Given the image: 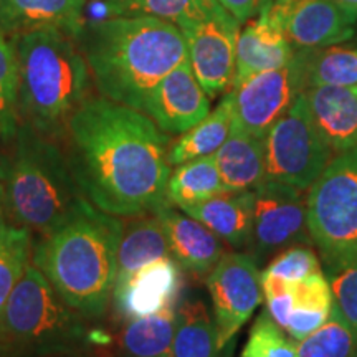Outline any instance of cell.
<instances>
[{"instance_id": "6da1fadb", "label": "cell", "mask_w": 357, "mask_h": 357, "mask_svg": "<svg viewBox=\"0 0 357 357\" xmlns=\"http://www.w3.org/2000/svg\"><path fill=\"white\" fill-rule=\"evenodd\" d=\"M68 162L89 204L116 217L169 204V137L149 116L108 98H86L71 114Z\"/></svg>"}, {"instance_id": "7a4b0ae2", "label": "cell", "mask_w": 357, "mask_h": 357, "mask_svg": "<svg viewBox=\"0 0 357 357\" xmlns=\"http://www.w3.org/2000/svg\"><path fill=\"white\" fill-rule=\"evenodd\" d=\"M79 40L101 96L137 111L155 84L189 58L178 26L154 17L93 22Z\"/></svg>"}, {"instance_id": "3957f363", "label": "cell", "mask_w": 357, "mask_h": 357, "mask_svg": "<svg viewBox=\"0 0 357 357\" xmlns=\"http://www.w3.org/2000/svg\"><path fill=\"white\" fill-rule=\"evenodd\" d=\"M121 235V217L86 204L63 227L38 236L32 245V265L73 310L98 319L113 296Z\"/></svg>"}, {"instance_id": "277c9868", "label": "cell", "mask_w": 357, "mask_h": 357, "mask_svg": "<svg viewBox=\"0 0 357 357\" xmlns=\"http://www.w3.org/2000/svg\"><path fill=\"white\" fill-rule=\"evenodd\" d=\"M15 144L0 159V202L22 227L47 236L89 204L68 158L33 128H19Z\"/></svg>"}, {"instance_id": "5b68a950", "label": "cell", "mask_w": 357, "mask_h": 357, "mask_svg": "<svg viewBox=\"0 0 357 357\" xmlns=\"http://www.w3.org/2000/svg\"><path fill=\"white\" fill-rule=\"evenodd\" d=\"M75 38L58 30L19 35V113L45 136L66 128L88 98L89 68Z\"/></svg>"}, {"instance_id": "8992f818", "label": "cell", "mask_w": 357, "mask_h": 357, "mask_svg": "<svg viewBox=\"0 0 357 357\" xmlns=\"http://www.w3.org/2000/svg\"><path fill=\"white\" fill-rule=\"evenodd\" d=\"M30 263L0 316V357L83 352L91 329Z\"/></svg>"}, {"instance_id": "52a82bcc", "label": "cell", "mask_w": 357, "mask_h": 357, "mask_svg": "<svg viewBox=\"0 0 357 357\" xmlns=\"http://www.w3.org/2000/svg\"><path fill=\"white\" fill-rule=\"evenodd\" d=\"M306 218L326 268L357 260V147L333 158L312 182Z\"/></svg>"}, {"instance_id": "ba28073f", "label": "cell", "mask_w": 357, "mask_h": 357, "mask_svg": "<svg viewBox=\"0 0 357 357\" xmlns=\"http://www.w3.org/2000/svg\"><path fill=\"white\" fill-rule=\"evenodd\" d=\"M263 144L266 181L283 182L300 190L310 189L334 154L312 121L305 93L270 128Z\"/></svg>"}, {"instance_id": "9c48e42d", "label": "cell", "mask_w": 357, "mask_h": 357, "mask_svg": "<svg viewBox=\"0 0 357 357\" xmlns=\"http://www.w3.org/2000/svg\"><path fill=\"white\" fill-rule=\"evenodd\" d=\"M305 89L301 56L294 52L288 65L252 75L231 86V126L263 139Z\"/></svg>"}, {"instance_id": "30bf717a", "label": "cell", "mask_w": 357, "mask_h": 357, "mask_svg": "<svg viewBox=\"0 0 357 357\" xmlns=\"http://www.w3.org/2000/svg\"><path fill=\"white\" fill-rule=\"evenodd\" d=\"M213 305L217 346L230 351L231 342L263 301L261 270L248 253H225L207 275Z\"/></svg>"}, {"instance_id": "8fae6325", "label": "cell", "mask_w": 357, "mask_h": 357, "mask_svg": "<svg viewBox=\"0 0 357 357\" xmlns=\"http://www.w3.org/2000/svg\"><path fill=\"white\" fill-rule=\"evenodd\" d=\"M311 243L303 190L276 181L258 185L253 190V229L248 247L258 265L293 245Z\"/></svg>"}, {"instance_id": "7c38bea8", "label": "cell", "mask_w": 357, "mask_h": 357, "mask_svg": "<svg viewBox=\"0 0 357 357\" xmlns=\"http://www.w3.org/2000/svg\"><path fill=\"white\" fill-rule=\"evenodd\" d=\"M238 25L235 17L220 6L202 19L178 26L187 45L190 68L208 98L234 86Z\"/></svg>"}, {"instance_id": "4fadbf2b", "label": "cell", "mask_w": 357, "mask_h": 357, "mask_svg": "<svg viewBox=\"0 0 357 357\" xmlns=\"http://www.w3.org/2000/svg\"><path fill=\"white\" fill-rule=\"evenodd\" d=\"M296 48H324L354 35L357 7L336 0H270L265 7Z\"/></svg>"}, {"instance_id": "5bb4252c", "label": "cell", "mask_w": 357, "mask_h": 357, "mask_svg": "<svg viewBox=\"0 0 357 357\" xmlns=\"http://www.w3.org/2000/svg\"><path fill=\"white\" fill-rule=\"evenodd\" d=\"M164 132L182 134L211 113V100L190 68L189 58L153 88L142 105Z\"/></svg>"}, {"instance_id": "9a60e30c", "label": "cell", "mask_w": 357, "mask_h": 357, "mask_svg": "<svg viewBox=\"0 0 357 357\" xmlns=\"http://www.w3.org/2000/svg\"><path fill=\"white\" fill-rule=\"evenodd\" d=\"M178 289L181 266L172 257H164L116 281L111 298L123 318L137 319L172 307Z\"/></svg>"}, {"instance_id": "2e32d148", "label": "cell", "mask_w": 357, "mask_h": 357, "mask_svg": "<svg viewBox=\"0 0 357 357\" xmlns=\"http://www.w3.org/2000/svg\"><path fill=\"white\" fill-rule=\"evenodd\" d=\"M166 231L171 257L177 265L195 276H205L225 255V245L220 236L184 212H178L172 204L155 211Z\"/></svg>"}, {"instance_id": "e0dca14e", "label": "cell", "mask_w": 357, "mask_h": 357, "mask_svg": "<svg viewBox=\"0 0 357 357\" xmlns=\"http://www.w3.org/2000/svg\"><path fill=\"white\" fill-rule=\"evenodd\" d=\"M293 56L294 47L287 35L266 8H261L238 33L234 84L261 71L281 68L288 65Z\"/></svg>"}, {"instance_id": "ac0fdd59", "label": "cell", "mask_w": 357, "mask_h": 357, "mask_svg": "<svg viewBox=\"0 0 357 357\" xmlns=\"http://www.w3.org/2000/svg\"><path fill=\"white\" fill-rule=\"evenodd\" d=\"M312 121L334 154L357 147V84L305 89Z\"/></svg>"}, {"instance_id": "d6986e66", "label": "cell", "mask_w": 357, "mask_h": 357, "mask_svg": "<svg viewBox=\"0 0 357 357\" xmlns=\"http://www.w3.org/2000/svg\"><path fill=\"white\" fill-rule=\"evenodd\" d=\"M86 0H0V25L8 33L58 30L79 38Z\"/></svg>"}, {"instance_id": "ffe728a7", "label": "cell", "mask_w": 357, "mask_h": 357, "mask_svg": "<svg viewBox=\"0 0 357 357\" xmlns=\"http://www.w3.org/2000/svg\"><path fill=\"white\" fill-rule=\"evenodd\" d=\"M181 211L202 222L236 252L250 247L253 229V190L225 192L205 202L187 205Z\"/></svg>"}, {"instance_id": "44dd1931", "label": "cell", "mask_w": 357, "mask_h": 357, "mask_svg": "<svg viewBox=\"0 0 357 357\" xmlns=\"http://www.w3.org/2000/svg\"><path fill=\"white\" fill-rule=\"evenodd\" d=\"M213 159L229 192L255 190L266 181L263 139L242 129L231 126L229 137L213 154Z\"/></svg>"}, {"instance_id": "7402d4cb", "label": "cell", "mask_w": 357, "mask_h": 357, "mask_svg": "<svg viewBox=\"0 0 357 357\" xmlns=\"http://www.w3.org/2000/svg\"><path fill=\"white\" fill-rule=\"evenodd\" d=\"M164 257H171V250L158 213H144L132 217L129 222H123L116 281L126 278L147 263Z\"/></svg>"}, {"instance_id": "603a6c76", "label": "cell", "mask_w": 357, "mask_h": 357, "mask_svg": "<svg viewBox=\"0 0 357 357\" xmlns=\"http://www.w3.org/2000/svg\"><path fill=\"white\" fill-rule=\"evenodd\" d=\"M177 310L166 307L155 314L129 319L119 336L123 357H174Z\"/></svg>"}, {"instance_id": "cb8c5ba5", "label": "cell", "mask_w": 357, "mask_h": 357, "mask_svg": "<svg viewBox=\"0 0 357 357\" xmlns=\"http://www.w3.org/2000/svg\"><path fill=\"white\" fill-rule=\"evenodd\" d=\"M231 98L227 93L212 113H208L202 121L182 132V136L169 149V162L178 166L187 160L213 155L229 137L231 129Z\"/></svg>"}, {"instance_id": "d4e9b609", "label": "cell", "mask_w": 357, "mask_h": 357, "mask_svg": "<svg viewBox=\"0 0 357 357\" xmlns=\"http://www.w3.org/2000/svg\"><path fill=\"white\" fill-rule=\"evenodd\" d=\"M217 346V328L202 300H187L177 310L174 357H223Z\"/></svg>"}, {"instance_id": "484cf974", "label": "cell", "mask_w": 357, "mask_h": 357, "mask_svg": "<svg viewBox=\"0 0 357 357\" xmlns=\"http://www.w3.org/2000/svg\"><path fill=\"white\" fill-rule=\"evenodd\" d=\"M96 3L105 12V19L154 17L177 26L202 19L220 7L217 0H96Z\"/></svg>"}, {"instance_id": "4316f807", "label": "cell", "mask_w": 357, "mask_h": 357, "mask_svg": "<svg viewBox=\"0 0 357 357\" xmlns=\"http://www.w3.org/2000/svg\"><path fill=\"white\" fill-rule=\"evenodd\" d=\"M229 192L223 185L213 155L187 160L171 172L167 184L169 204L182 208Z\"/></svg>"}, {"instance_id": "83f0119b", "label": "cell", "mask_w": 357, "mask_h": 357, "mask_svg": "<svg viewBox=\"0 0 357 357\" xmlns=\"http://www.w3.org/2000/svg\"><path fill=\"white\" fill-rule=\"evenodd\" d=\"M32 245V231L8 217L0 202V316L30 265Z\"/></svg>"}, {"instance_id": "f1b7e54d", "label": "cell", "mask_w": 357, "mask_h": 357, "mask_svg": "<svg viewBox=\"0 0 357 357\" xmlns=\"http://www.w3.org/2000/svg\"><path fill=\"white\" fill-rule=\"evenodd\" d=\"M306 88L357 84V47L300 48Z\"/></svg>"}, {"instance_id": "f546056e", "label": "cell", "mask_w": 357, "mask_h": 357, "mask_svg": "<svg viewBox=\"0 0 357 357\" xmlns=\"http://www.w3.org/2000/svg\"><path fill=\"white\" fill-rule=\"evenodd\" d=\"M298 357H357V337L349 324L333 306L328 321L296 342Z\"/></svg>"}, {"instance_id": "4dcf8cb0", "label": "cell", "mask_w": 357, "mask_h": 357, "mask_svg": "<svg viewBox=\"0 0 357 357\" xmlns=\"http://www.w3.org/2000/svg\"><path fill=\"white\" fill-rule=\"evenodd\" d=\"M19 129V60L0 30V137L10 141Z\"/></svg>"}, {"instance_id": "1f68e13d", "label": "cell", "mask_w": 357, "mask_h": 357, "mask_svg": "<svg viewBox=\"0 0 357 357\" xmlns=\"http://www.w3.org/2000/svg\"><path fill=\"white\" fill-rule=\"evenodd\" d=\"M240 357H298L296 342L275 323L268 311H261L250 329Z\"/></svg>"}, {"instance_id": "d6a6232c", "label": "cell", "mask_w": 357, "mask_h": 357, "mask_svg": "<svg viewBox=\"0 0 357 357\" xmlns=\"http://www.w3.org/2000/svg\"><path fill=\"white\" fill-rule=\"evenodd\" d=\"M334 298V306L357 337V260L326 268Z\"/></svg>"}, {"instance_id": "836d02e7", "label": "cell", "mask_w": 357, "mask_h": 357, "mask_svg": "<svg viewBox=\"0 0 357 357\" xmlns=\"http://www.w3.org/2000/svg\"><path fill=\"white\" fill-rule=\"evenodd\" d=\"M319 270V258L310 245H293L281 250L265 268L266 273L278 276L287 283L306 278Z\"/></svg>"}, {"instance_id": "e575fe53", "label": "cell", "mask_w": 357, "mask_h": 357, "mask_svg": "<svg viewBox=\"0 0 357 357\" xmlns=\"http://www.w3.org/2000/svg\"><path fill=\"white\" fill-rule=\"evenodd\" d=\"M289 293L293 296L294 310L333 311L334 298L331 284L328 276L321 270L307 275L306 278L289 283Z\"/></svg>"}, {"instance_id": "d590c367", "label": "cell", "mask_w": 357, "mask_h": 357, "mask_svg": "<svg viewBox=\"0 0 357 357\" xmlns=\"http://www.w3.org/2000/svg\"><path fill=\"white\" fill-rule=\"evenodd\" d=\"M331 312L326 311H306V310H294L291 316H289L288 326L284 331L288 333V336L293 341H303V339L310 336L311 333H314L316 329H319L326 321H328Z\"/></svg>"}, {"instance_id": "8d00e7d4", "label": "cell", "mask_w": 357, "mask_h": 357, "mask_svg": "<svg viewBox=\"0 0 357 357\" xmlns=\"http://www.w3.org/2000/svg\"><path fill=\"white\" fill-rule=\"evenodd\" d=\"M227 12L235 17L238 24L248 22L258 15V12L266 6L270 0H217Z\"/></svg>"}, {"instance_id": "74e56055", "label": "cell", "mask_w": 357, "mask_h": 357, "mask_svg": "<svg viewBox=\"0 0 357 357\" xmlns=\"http://www.w3.org/2000/svg\"><path fill=\"white\" fill-rule=\"evenodd\" d=\"M265 301H266L268 314L273 318V321L280 326V328L287 329L289 316H291L293 307H294L291 293L288 291L284 294H280V296L268 298V300H265Z\"/></svg>"}, {"instance_id": "f35d334b", "label": "cell", "mask_w": 357, "mask_h": 357, "mask_svg": "<svg viewBox=\"0 0 357 357\" xmlns=\"http://www.w3.org/2000/svg\"><path fill=\"white\" fill-rule=\"evenodd\" d=\"M22 357H88L84 352H56V354H35Z\"/></svg>"}, {"instance_id": "ab89813d", "label": "cell", "mask_w": 357, "mask_h": 357, "mask_svg": "<svg viewBox=\"0 0 357 357\" xmlns=\"http://www.w3.org/2000/svg\"><path fill=\"white\" fill-rule=\"evenodd\" d=\"M339 3H344V6H354L357 7V0H336Z\"/></svg>"}]
</instances>
